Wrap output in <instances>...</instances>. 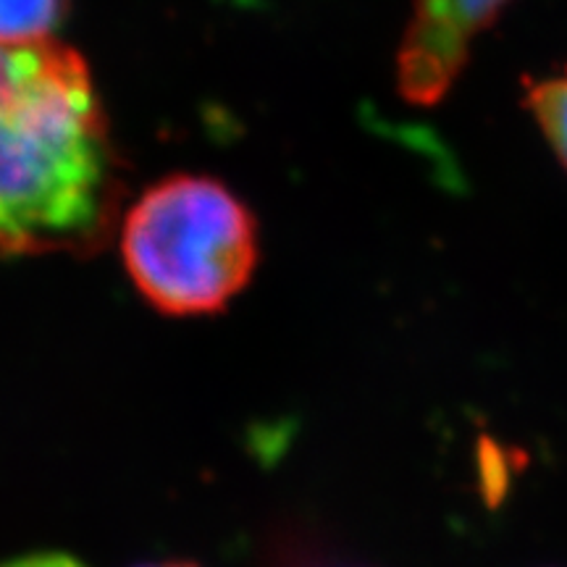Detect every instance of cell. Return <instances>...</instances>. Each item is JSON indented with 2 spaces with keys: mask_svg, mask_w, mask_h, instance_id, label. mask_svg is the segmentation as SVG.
Returning a JSON list of instances; mask_svg holds the SVG:
<instances>
[{
  "mask_svg": "<svg viewBox=\"0 0 567 567\" xmlns=\"http://www.w3.org/2000/svg\"><path fill=\"white\" fill-rule=\"evenodd\" d=\"M528 111L547 134L549 145L567 168V71L547 80L530 82L526 90Z\"/></svg>",
  "mask_w": 567,
  "mask_h": 567,
  "instance_id": "5b68a950",
  "label": "cell"
},
{
  "mask_svg": "<svg viewBox=\"0 0 567 567\" xmlns=\"http://www.w3.org/2000/svg\"><path fill=\"white\" fill-rule=\"evenodd\" d=\"M0 567H87V565L80 563L76 557L63 555V551H32V555L13 557Z\"/></svg>",
  "mask_w": 567,
  "mask_h": 567,
  "instance_id": "8992f818",
  "label": "cell"
},
{
  "mask_svg": "<svg viewBox=\"0 0 567 567\" xmlns=\"http://www.w3.org/2000/svg\"><path fill=\"white\" fill-rule=\"evenodd\" d=\"M140 567H197L193 563H153V565H140Z\"/></svg>",
  "mask_w": 567,
  "mask_h": 567,
  "instance_id": "52a82bcc",
  "label": "cell"
},
{
  "mask_svg": "<svg viewBox=\"0 0 567 567\" xmlns=\"http://www.w3.org/2000/svg\"><path fill=\"white\" fill-rule=\"evenodd\" d=\"M507 0H417L400 51V90L408 101L436 103L455 82L465 45Z\"/></svg>",
  "mask_w": 567,
  "mask_h": 567,
  "instance_id": "3957f363",
  "label": "cell"
},
{
  "mask_svg": "<svg viewBox=\"0 0 567 567\" xmlns=\"http://www.w3.org/2000/svg\"><path fill=\"white\" fill-rule=\"evenodd\" d=\"M116 172L87 63L59 40L27 45L0 82V258L97 250Z\"/></svg>",
  "mask_w": 567,
  "mask_h": 567,
  "instance_id": "6da1fadb",
  "label": "cell"
},
{
  "mask_svg": "<svg viewBox=\"0 0 567 567\" xmlns=\"http://www.w3.org/2000/svg\"><path fill=\"white\" fill-rule=\"evenodd\" d=\"M71 0H0V48H27L55 40Z\"/></svg>",
  "mask_w": 567,
  "mask_h": 567,
  "instance_id": "277c9868",
  "label": "cell"
},
{
  "mask_svg": "<svg viewBox=\"0 0 567 567\" xmlns=\"http://www.w3.org/2000/svg\"><path fill=\"white\" fill-rule=\"evenodd\" d=\"M122 258L134 287L161 313H218L252 279L258 226L221 182L176 174L126 213Z\"/></svg>",
  "mask_w": 567,
  "mask_h": 567,
  "instance_id": "7a4b0ae2",
  "label": "cell"
}]
</instances>
